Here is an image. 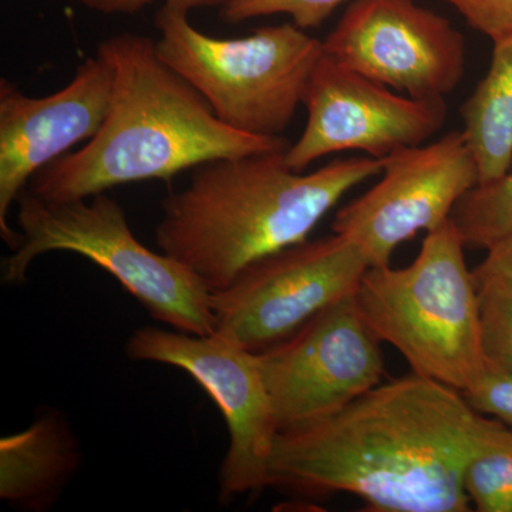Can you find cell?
Listing matches in <instances>:
<instances>
[{
    "instance_id": "2",
    "label": "cell",
    "mask_w": 512,
    "mask_h": 512,
    "mask_svg": "<svg viewBox=\"0 0 512 512\" xmlns=\"http://www.w3.org/2000/svg\"><path fill=\"white\" fill-rule=\"evenodd\" d=\"M113 66L106 120L86 146L57 158L28 190L49 201L79 200L114 187L170 180L220 158L288 150L284 137L241 133L158 55L156 40L120 33L100 43Z\"/></svg>"
},
{
    "instance_id": "24",
    "label": "cell",
    "mask_w": 512,
    "mask_h": 512,
    "mask_svg": "<svg viewBox=\"0 0 512 512\" xmlns=\"http://www.w3.org/2000/svg\"><path fill=\"white\" fill-rule=\"evenodd\" d=\"M232 0H164V5L190 13L194 9L225 8Z\"/></svg>"
},
{
    "instance_id": "20",
    "label": "cell",
    "mask_w": 512,
    "mask_h": 512,
    "mask_svg": "<svg viewBox=\"0 0 512 512\" xmlns=\"http://www.w3.org/2000/svg\"><path fill=\"white\" fill-rule=\"evenodd\" d=\"M463 394L478 413L501 421L512 431L511 373L487 363L481 376Z\"/></svg>"
},
{
    "instance_id": "9",
    "label": "cell",
    "mask_w": 512,
    "mask_h": 512,
    "mask_svg": "<svg viewBox=\"0 0 512 512\" xmlns=\"http://www.w3.org/2000/svg\"><path fill=\"white\" fill-rule=\"evenodd\" d=\"M380 343L352 295L259 352L279 431L328 416L382 383Z\"/></svg>"
},
{
    "instance_id": "10",
    "label": "cell",
    "mask_w": 512,
    "mask_h": 512,
    "mask_svg": "<svg viewBox=\"0 0 512 512\" xmlns=\"http://www.w3.org/2000/svg\"><path fill=\"white\" fill-rule=\"evenodd\" d=\"M382 178L336 214L332 231L352 239L372 266L417 232L450 221L458 201L480 184L473 150L463 130L429 144L402 148L383 158Z\"/></svg>"
},
{
    "instance_id": "22",
    "label": "cell",
    "mask_w": 512,
    "mask_h": 512,
    "mask_svg": "<svg viewBox=\"0 0 512 512\" xmlns=\"http://www.w3.org/2000/svg\"><path fill=\"white\" fill-rule=\"evenodd\" d=\"M473 272L476 279L500 276L512 281V232L487 249L484 261Z\"/></svg>"
},
{
    "instance_id": "18",
    "label": "cell",
    "mask_w": 512,
    "mask_h": 512,
    "mask_svg": "<svg viewBox=\"0 0 512 512\" xmlns=\"http://www.w3.org/2000/svg\"><path fill=\"white\" fill-rule=\"evenodd\" d=\"M476 281L485 362L512 375V281L500 276Z\"/></svg>"
},
{
    "instance_id": "19",
    "label": "cell",
    "mask_w": 512,
    "mask_h": 512,
    "mask_svg": "<svg viewBox=\"0 0 512 512\" xmlns=\"http://www.w3.org/2000/svg\"><path fill=\"white\" fill-rule=\"evenodd\" d=\"M349 0H232L221 9L222 19L229 23L288 15L301 29L319 28L343 3Z\"/></svg>"
},
{
    "instance_id": "16",
    "label": "cell",
    "mask_w": 512,
    "mask_h": 512,
    "mask_svg": "<svg viewBox=\"0 0 512 512\" xmlns=\"http://www.w3.org/2000/svg\"><path fill=\"white\" fill-rule=\"evenodd\" d=\"M451 221L464 247L485 249L512 232V171L478 184L454 208Z\"/></svg>"
},
{
    "instance_id": "13",
    "label": "cell",
    "mask_w": 512,
    "mask_h": 512,
    "mask_svg": "<svg viewBox=\"0 0 512 512\" xmlns=\"http://www.w3.org/2000/svg\"><path fill=\"white\" fill-rule=\"evenodd\" d=\"M113 80V66L99 52L49 96H28L10 80H0V235L12 251L22 235L9 225L10 208L40 170L99 133Z\"/></svg>"
},
{
    "instance_id": "12",
    "label": "cell",
    "mask_w": 512,
    "mask_h": 512,
    "mask_svg": "<svg viewBox=\"0 0 512 512\" xmlns=\"http://www.w3.org/2000/svg\"><path fill=\"white\" fill-rule=\"evenodd\" d=\"M305 130L285 153L289 167L305 171L320 158L363 151L379 158L421 146L446 123V99H414L373 82L325 55L306 87Z\"/></svg>"
},
{
    "instance_id": "1",
    "label": "cell",
    "mask_w": 512,
    "mask_h": 512,
    "mask_svg": "<svg viewBox=\"0 0 512 512\" xmlns=\"http://www.w3.org/2000/svg\"><path fill=\"white\" fill-rule=\"evenodd\" d=\"M511 434L460 390L412 372L279 431L269 487L355 495L369 511L467 512L468 464Z\"/></svg>"
},
{
    "instance_id": "7",
    "label": "cell",
    "mask_w": 512,
    "mask_h": 512,
    "mask_svg": "<svg viewBox=\"0 0 512 512\" xmlns=\"http://www.w3.org/2000/svg\"><path fill=\"white\" fill-rule=\"evenodd\" d=\"M370 266L356 242L335 232L274 252L211 293L214 333L262 352L316 313L355 295Z\"/></svg>"
},
{
    "instance_id": "23",
    "label": "cell",
    "mask_w": 512,
    "mask_h": 512,
    "mask_svg": "<svg viewBox=\"0 0 512 512\" xmlns=\"http://www.w3.org/2000/svg\"><path fill=\"white\" fill-rule=\"evenodd\" d=\"M84 8L103 15H136L146 9L154 0H74Z\"/></svg>"
},
{
    "instance_id": "5",
    "label": "cell",
    "mask_w": 512,
    "mask_h": 512,
    "mask_svg": "<svg viewBox=\"0 0 512 512\" xmlns=\"http://www.w3.org/2000/svg\"><path fill=\"white\" fill-rule=\"evenodd\" d=\"M156 26L161 59L207 100L222 123L252 136H282L323 56L322 40L295 23L220 39L194 28L188 12L164 5Z\"/></svg>"
},
{
    "instance_id": "14",
    "label": "cell",
    "mask_w": 512,
    "mask_h": 512,
    "mask_svg": "<svg viewBox=\"0 0 512 512\" xmlns=\"http://www.w3.org/2000/svg\"><path fill=\"white\" fill-rule=\"evenodd\" d=\"M80 463L73 431L56 413L0 440V498L28 511H45Z\"/></svg>"
},
{
    "instance_id": "8",
    "label": "cell",
    "mask_w": 512,
    "mask_h": 512,
    "mask_svg": "<svg viewBox=\"0 0 512 512\" xmlns=\"http://www.w3.org/2000/svg\"><path fill=\"white\" fill-rule=\"evenodd\" d=\"M126 353L131 360L184 370L220 407L229 431L221 501L269 487V458L279 429L258 353L217 333L190 335L156 326L133 332Z\"/></svg>"
},
{
    "instance_id": "11",
    "label": "cell",
    "mask_w": 512,
    "mask_h": 512,
    "mask_svg": "<svg viewBox=\"0 0 512 512\" xmlns=\"http://www.w3.org/2000/svg\"><path fill=\"white\" fill-rule=\"evenodd\" d=\"M323 52L414 99H446L466 73V40L416 0H352Z\"/></svg>"
},
{
    "instance_id": "3",
    "label": "cell",
    "mask_w": 512,
    "mask_h": 512,
    "mask_svg": "<svg viewBox=\"0 0 512 512\" xmlns=\"http://www.w3.org/2000/svg\"><path fill=\"white\" fill-rule=\"evenodd\" d=\"M286 150L198 165L184 190L168 195L156 242L222 291L247 266L299 242L352 188L382 173L383 160L340 158L312 173L289 167Z\"/></svg>"
},
{
    "instance_id": "17",
    "label": "cell",
    "mask_w": 512,
    "mask_h": 512,
    "mask_svg": "<svg viewBox=\"0 0 512 512\" xmlns=\"http://www.w3.org/2000/svg\"><path fill=\"white\" fill-rule=\"evenodd\" d=\"M464 490L478 512H512V434L470 461Z\"/></svg>"
},
{
    "instance_id": "21",
    "label": "cell",
    "mask_w": 512,
    "mask_h": 512,
    "mask_svg": "<svg viewBox=\"0 0 512 512\" xmlns=\"http://www.w3.org/2000/svg\"><path fill=\"white\" fill-rule=\"evenodd\" d=\"M467 25L491 40L512 32V0H444Z\"/></svg>"
},
{
    "instance_id": "6",
    "label": "cell",
    "mask_w": 512,
    "mask_h": 512,
    "mask_svg": "<svg viewBox=\"0 0 512 512\" xmlns=\"http://www.w3.org/2000/svg\"><path fill=\"white\" fill-rule=\"evenodd\" d=\"M19 247L3 265L8 284L26 281L47 252H73L109 272L158 322L190 335L214 333L211 291L194 272L138 241L123 207L106 192L49 201L29 190L18 200Z\"/></svg>"
},
{
    "instance_id": "4",
    "label": "cell",
    "mask_w": 512,
    "mask_h": 512,
    "mask_svg": "<svg viewBox=\"0 0 512 512\" xmlns=\"http://www.w3.org/2000/svg\"><path fill=\"white\" fill-rule=\"evenodd\" d=\"M453 221L427 232L404 268L370 266L355 293L360 316L413 373L464 392L484 372L480 293Z\"/></svg>"
},
{
    "instance_id": "15",
    "label": "cell",
    "mask_w": 512,
    "mask_h": 512,
    "mask_svg": "<svg viewBox=\"0 0 512 512\" xmlns=\"http://www.w3.org/2000/svg\"><path fill=\"white\" fill-rule=\"evenodd\" d=\"M491 42L490 69L460 109L480 184L498 180L512 165V32Z\"/></svg>"
}]
</instances>
